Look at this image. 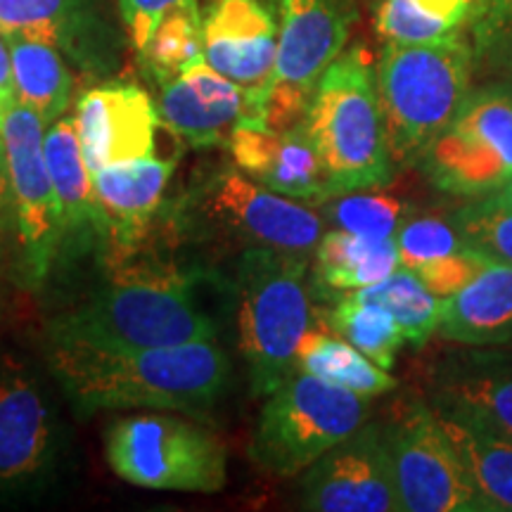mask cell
Masks as SVG:
<instances>
[{
    "label": "cell",
    "instance_id": "7c38bea8",
    "mask_svg": "<svg viewBox=\"0 0 512 512\" xmlns=\"http://www.w3.org/2000/svg\"><path fill=\"white\" fill-rule=\"evenodd\" d=\"M192 200L207 223L249 247H271L309 259L323 238V216L254 181L238 166L204 178Z\"/></svg>",
    "mask_w": 512,
    "mask_h": 512
},
{
    "label": "cell",
    "instance_id": "d6986e66",
    "mask_svg": "<svg viewBox=\"0 0 512 512\" xmlns=\"http://www.w3.org/2000/svg\"><path fill=\"white\" fill-rule=\"evenodd\" d=\"M228 150L238 169L280 195L320 204L332 197L323 159L302 124L278 131L245 121L230 136Z\"/></svg>",
    "mask_w": 512,
    "mask_h": 512
},
{
    "label": "cell",
    "instance_id": "7402d4cb",
    "mask_svg": "<svg viewBox=\"0 0 512 512\" xmlns=\"http://www.w3.org/2000/svg\"><path fill=\"white\" fill-rule=\"evenodd\" d=\"M437 387L439 406L512 439V356L467 351L441 368Z\"/></svg>",
    "mask_w": 512,
    "mask_h": 512
},
{
    "label": "cell",
    "instance_id": "484cf974",
    "mask_svg": "<svg viewBox=\"0 0 512 512\" xmlns=\"http://www.w3.org/2000/svg\"><path fill=\"white\" fill-rule=\"evenodd\" d=\"M10 48L15 100L53 124L67 114L72 100V74L53 43L31 36H5Z\"/></svg>",
    "mask_w": 512,
    "mask_h": 512
},
{
    "label": "cell",
    "instance_id": "9c48e42d",
    "mask_svg": "<svg viewBox=\"0 0 512 512\" xmlns=\"http://www.w3.org/2000/svg\"><path fill=\"white\" fill-rule=\"evenodd\" d=\"M418 166L434 188L463 200L503 190L512 178V88L496 83L467 93Z\"/></svg>",
    "mask_w": 512,
    "mask_h": 512
},
{
    "label": "cell",
    "instance_id": "1f68e13d",
    "mask_svg": "<svg viewBox=\"0 0 512 512\" xmlns=\"http://www.w3.org/2000/svg\"><path fill=\"white\" fill-rule=\"evenodd\" d=\"M325 204V219L335 228L363 238H396L403 223L408 221V207L399 197L373 190H356L347 195L330 197Z\"/></svg>",
    "mask_w": 512,
    "mask_h": 512
},
{
    "label": "cell",
    "instance_id": "8d00e7d4",
    "mask_svg": "<svg viewBox=\"0 0 512 512\" xmlns=\"http://www.w3.org/2000/svg\"><path fill=\"white\" fill-rule=\"evenodd\" d=\"M479 50L486 55L491 72L501 76V83L512 88V22L479 43Z\"/></svg>",
    "mask_w": 512,
    "mask_h": 512
},
{
    "label": "cell",
    "instance_id": "4fadbf2b",
    "mask_svg": "<svg viewBox=\"0 0 512 512\" xmlns=\"http://www.w3.org/2000/svg\"><path fill=\"white\" fill-rule=\"evenodd\" d=\"M60 448V420L43 382L19 358L0 356V498L38 494Z\"/></svg>",
    "mask_w": 512,
    "mask_h": 512
},
{
    "label": "cell",
    "instance_id": "2e32d148",
    "mask_svg": "<svg viewBox=\"0 0 512 512\" xmlns=\"http://www.w3.org/2000/svg\"><path fill=\"white\" fill-rule=\"evenodd\" d=\"M204 60L261 102L271 88L280 24L271 0H214L202 15Z\"/></svg>",
    "mask_w": 512,
    "mask_h": 512
},
{
    "label": "cell",
    "instance_id": "e0dca14e",
    "mask_svg": "<svg viewBox=\"0 0 512 512\" xmlns=\"http://www.w3.org/2000/svg\"><path fill=\"white\" fill-rule=\"evenodd\" d=\"M157 110L162 126L190 147L228 145L240 124L261 121V102L207 60L164 83Z\"/></svg>",
    "mask_w": 512,
    "mask_h": 512
},
{
    "label": "cell",
    "instance_id": "8fae6325",
    "mask_svg": "<svg viewBox=\"0 0 512 512\" xmlns=\"http://www.w3.org/2000/svg\"><path fill=\"white\" fill-rule=\"evenodd\" d=\"M384 437L401 512H489L437 411L408 403Z\"/></svg>",
    "mask_w": 512,
    "mask_h": 512
},
{
    "label": "cell",
    "instance_id": "8992f818",
    "mask_svg": "<svg viewBox=\"0 0 512 512\" xmlns=\"http://www.w3.org/2000/svg\"><path fill=\"white\" fill-rule=\"evenodd\" d=\"M368 420V399L297 368L266 396L249 460L275 477L304 475Z\"/></svg>",
    "mask_w": 512,
    "mask_h": 512
},
{
    "label": "cell",
    "instance_id": "7a4b0ae2",
    "mask_svg": "<svg viewBox=\"0 0 512 512\" xmlns=\"http://www.w3.org/2000/svg\"><path fill=\"white\" fill-rule=\"evenodd\" d=\"M197 273L138 266L48 323V347L140 351L216 339L219 325L195 294Z\"/></svg>",
    "mask_w": 512,
    "mask_h": 512
},
{
    "label": "cell",
    "instance_id": "603a6c76",
    "mask_svg": "<svg viewBox=\"0 0 512 512\" xmlns=\"http://www.w3.org/2000/svg\"><path fill=\"white\" fill-rule=\"evenodd\" d=\"M439 332L467 347L512 344V266L489 261L472 283L444 299Z\"/></svg>",
    "mask_w": 512,
    "mask_h": 512
},
{
    "label": "cell",
    "instance_id": "83f0119b",
    "mask_svg": "<svg viewBox=\"0 0 512 512\" xmlns=\"http://www.w3.org/2000/svg\"><path fill=\"white\" fill-rule=\"evenodd\" d=\"M297 368L320 377L323 382L361 394L366 399L387 394L396 389V380L389 370L377 366L366 354H361L354 344L339 335H328L316 325L306 332L299 347Z\"/></svg>",
    "mask_w": 512,
    "mask_h": 512
},
{
    "label": "cell",
    "instance_id": "836d02e7",
    "mask_svg": "<svg viewBox=\"0 0 512 512\" xmlns=\"http://www.w3.org/2000/svg\"><path fill=\"white\" fill-rule=\"evenodd\" d=\"M396 245H399L401 266L415 273L432 261L463 252L467 242L453 221L422 216V219H408L403 223L396 233Z\"/></svg>",
    "mask_w": 512,
    "mask_h": 512
},
{
    "label": "cell",
    "instance_id": "60d3db41",
    "mask_svg": "<svg viewBox=\"0 0 512 512\" xmlns=\"http://www.w3.org/2000/svg\"><path fill=\"white\" fill-rule=\"evenodd\" d=\"M3 114H5V105H3V100H0V124H3Z\"/></svg>",
    "mask_w": 512,
    "mask_h": 512
},
{
    "label": "cell",
    "instance_id": "f546056e",
    "mask_svg": "<svg viewBox=\"0 0 512 512\" xmlns=\"http://www.w3.org/2000/svg\"><path fill=\"white\" fill-rule=\"evenodd\" d=\"M323 325L349 344L366 354L370 361L384 370H392L403 342V330L392 313L377 304L342 294L330 311L323 313Z\"/></svg>",
    "mask_w": 512,
    "mask_h": 512
},
{
    "label": "cell",
    "instance_id": "cb8c5ba5",
    "mask_svg": "<svg viewBox=\"0 0 512 512\" xmlns=\"http://www.w3.org/2000/svg\"><path fill=\"white\" fill-rule=\"evenodd\" d=\"M489 512H512V439L453 408H434Z\"/></svg>",
    "mask_w": 512,
    "mask_h": 512
},
{
    "label": "cell",
    "instance_id": "6da1fadb",
    "mask_svg": "<svg viewBox=\"0 0 512 512\" xmlns=\"http://www.w3.org/2000/svg\"><path fill=\"white\" fill-rule=\"evenodd\" d=\"M48 368L79 415L164 408L202 418L230 380V361L216 339L121 354L48 347Z\"/></svg>",
    "mask_w": 512,
    "mask_h": 512
},
{
    "label": "cell",
    "instance_id": "5b68a950",
    "mask_svg": "<svg viewBox=\"0 0 512 512\" xmlns=\"http://www.w3.org/2000/svg\"><path fill=\"white\" fill-rule=\"evenodd\" d=\"M306 256L249 247L238 264V344L254 396H268L294 370L313 309Z\"/></svg>",
    "mask_w": 512,
    "mask_h": 512
},
{
    "label": "cell",
    "instance_id": "ffe728a7",
    "mask_svg": "<svg viewBox=\"0 0 512 512\" xmlns=\"http://www.w3.org/2000/svg\"><path fill=\"white\" fill-rule=\"evenodd\" d=\"M0 34L53 43L86 72H105L112 64L110 29L95 0H0Z\"/></svg>",
    "mask_w": 512,
    "mask_h": 512
},
{
    "label": "cell",
    "instance_id": "4316f807",
    "mask_svg": "<svg viewBox=\"0 0 512 512\" xmlns=\"http://www.w3.org/2000/svg\"><path fill=\"white\" fill-rule=\"evenodd\" d=\"M484 0H377L375 29L387 43H432L479 22Z\"/></svg>",
    "mask_w": 512,
    "mask_h": 512
},
{
    "label": "cell",
    "instance_id": "d590c367",
    "mask_svg": "<svg viewBox=\"0 0 512 512\" xmlns=\"http://www.w3.org/2000/svg\"><path fill=\"white\" fill-rule=\"evenodd\" d=\"M200 5L197 0H119L121 22L126 27V36L136 53H143V48L155 36V31L162 19L178 8H192Z\"/></svg>",
    "mask_w": 512,
    "mask_h": 512
},
{
    "label": "cell",
    "instance_id": "d6a6232c",
    "mask_svg": "<svg viewBox=\"0 0 512 512\" xmlns=\"http://www.w3.org/2000/svg\"><path fill=\"white\" fill-rule=\"evenodd\" d=\"M451 221L472 249L496 264L512 266V204L498 192L467 200Z\"/></svg>",
    "mask_w": 512,
    "mask_h": 512
},
{
    "label": "cell",
    "instance_id": "b9f144b4",
    "mask_svg": "<svg viewBox=\"0 0 512 512\" xmlns=\"http://www.w3.org/2000/svg\"><path fill=\"white\" fill-rule=\"evenodd\" d=\"M375 3H377V0H375Z\"/></svg>",
    "mask_w": 512,
    "mask_h": 512
},
{
    "label": "cell",
    "instance_id": "f1b7e54d",
    "mask_svg": "<svg viewBox=\"0 0 512 512\" xmlns=\"http://www.w3.org/2000/svg\"><path fill=\"white\" fill-rule=\"evenodd\" d=\"M347 294L392 313L406 342L413 347H422L439 330L444 316V299L427 290L418 275L403 266L380 283Z\"/></svg>",
    "mask_w": 512,
    "mask_h": 512
},
{
    "label": "cell",
    "instance_id": "52a82bcc",
    "mask_svg": "<svg viewBox=\"0 0 512 512\" xmlns=\"http://www.w3.org/2000/svg\"><path fill=\"white\" fill-rule=\"evenodd\" d=\"M192 418L138 413L114 420L105 432L107 465L140 489L216 494L226 486V446Z\"/></svg>",
    "mask_w": 512,
    "mask_h": 512
},
{
    "label": "cell",
    "instance_id": "44dd1931",
    "mask_svg": "<svg viewBox=\"0 0 512 512\" xmlns=\"http://www.w3.org/2000/svg\"><path fill=\"white\" fill-rule=\"evenodd\" d=\"M46 162L60 207V256L86 252L95 242L93 171L83 159L74 117L46 126Z\"/></svg>",
    "mask_w": 512,
    "mask_h": 512
},
{
    "label": "cell",
    "instance_id": "e575fe53",
    "mask_svg": "<svg viewBox=\"0 0 512 512\" xmlns=\"http://www.w3.org/2000/svg\"><path fill=\"white\" fill-rule=\"evenodd\" d=\"M486 264H489V259L467 245L463 252L444 256V259L418 268L415 275L427 285V290L441 299H448L463 290L467 283H472Z\"/></svg>",
    "mask_w": 512,
    "mask_h": 512
},
{
    "label": "cell",
    "instance_id": "7bdbcfd3",
    "mask_svg": "<svg viewBox=\"0 0 512 512\" xmlns=\"http://www.w3.org/2000/svg\"><path fill=\"white\" fill-rule=\"evenodd\" d=\"M0 304H3V302H0Z\"/></svg>",
    "mask_w": 512,
    "mask_h": 512
},
{
    "label": "cell",
    "instance_id": "5bb4252c",
    "mask_svg": "<svg viewBox=\"0 0 512 512\" xmlns=\"http://www.w3.org/2000/svg\"><path fill=\"white\" fill-rule=\"evenodd\" d=\"M304 510L401 512L384 427L363 422L323 453L302 477Z\"/></svg>",
    "mask_w": 512,
    "mask_h": 512
},
{
    "label": "cell",
    "instance_id": "9a60e30c",
    "mask_svg": "<svg viewBox=\"0 0 512 512\" xmlns=\"http://www.w3.org/2000/svg\"><path fill=\"white\" fill-rule=\"evenodd\" d=\"M176 164L150 155L93 171L95 242L112 266L126 264L143 245Z\"/></svg>",
    "mask_w": 512,
    "mask_h": 512
},
{
    "label": "cell",
    "instance_id": "30bf717a",
    "mask_svg": "<svg viewBox=\"0 0 512 512\" xmlns=\"http://www.w3.org/2000/svg\"><path fill=\"white\" fill-rule=\"evenodd\" d=\"M354 19L349 0H280L278 57L261 114L268 128L302 124L318 81L347 48Z\"/></svg>",
    "mask_w": 512,
    "mask_h": 512
},
{
    "label": "cell",
    "instance_id": "277c9868",
    "mask_svg": "<svg viewBox=\"0 0 512 512\" xmlns=\"http://www.w3.org/2000/svg\"><path fill=\"white\" fill-rule=\"evenodd\" d=\"M302 126L323 159L332 197L384 188L392 181L394 162L366 46L356 43L330 64Z\"/></svg>",
    "mask_w": 512,
    "mask_h": 512
},
{
    "label": "cell",
    "instance_id": "d4e9b609",
    "mask_svg": "<svg viewBox=\"0 0 512 512\" xmlns=\"http://www.w3.org/2000/svg\"><path fill=\"white\" fill-rule=\"evenodd\" d=\"M313 256L316 283L339 297L380 283L401 268L396 238H363L339 228L323 233Z\"/></svg>",
    "mask_w": 512,
    "mask_h": 512
},
{
    "label": "cell",
    "instance_id": "74e56055",
    "mask_svg": "<svg viewBox=\"0 0 512 512\" xmlns=\"http://www.w3.org/2000/svg\"><path fill=\"white\" fill-rule=\"evenodd\" d=\"M0 100L8 107L15 102V81H12V62L8 38L0 34Z\"/></svg>",
    "mask_w": 512,
    "mask_h": 512
},
{
    "label": "cell",
    "instance_id": "4dcf8cb0",
    "mask_svg": "<svg viewBox=\"0 0 512 512\" xmlns=\"http://www.w3.org/2000/svg\"><path fill=\"white\" fill-rule=\"evenodd\" d=\"M140 62L145 72L155 79L159 86L174 81L185 69L204 62V31L200 5L192 8H178L169 12L159 24L155 36L143 48Z\"/></svg>",
    "mask_w": 512,
    "mask_h": 512
},
{
    "label": "cell",
    "instance_id": "ba28073f",
    "mask_svg": "<svg viewBox=\"0 0 512 512\" xmlns=\"http://www.w3.org/2000/svg\"><path fill=\"white\" fill-rule=\"evenodd\" d=\"M46 121L22 105L5 107L0 124L10 197V233L17 247V275L24 290H41L60 256V207L46 162Z\"/></svg>",
    "mask_w": 512,
    "mask_h": 512
},
{
    "label": "cell",
    "instance_id": "f35d334b",
    "mask_svg": "<svg viewBox=\"0 0 512 512\" xmlns=\"http://www.w3.org/2000/svg\"><path fill=\"white\" fill-rule=\"evenodd\" d=\"M10 230V197H8V176H5L3 150H0V252L5 247V235Z\"/></svg>",
    "mask_w": 512,
    "mask_h": 512
},
{
    "label": "cell",
    "instance_id": "ac0fdd59",
    "mask_svg": "<svg viewBox=\"0 0 512 512\" xmlns=\"http://www.w3.org/2000/svg\"><path fill=\"white\" fill-rule=\"evenodd\" d=\"M74 121L91 171L150 157L162 124L157 105L136 83H105L86 91L76 102Z\"/></svg>",
    "mask_w": 512,
    "mask_h": 512
},
{
    "label": "cell",
    "instance_id": "3957f363",
    "mask_svg": "<svg viewBox=\"0 0 512 512\" xmlns=\"http://www.w3.org/2000/svg\"><path fill=\"white\" fill-rule=\"evenodd\" d=\"M475 46L463 34L432 43H384L377 98L396 166L418 164L472 91Z\"/></svg>",
    "mask_w": 512,
    "mask_h": 512
},
{
    "label": "cell",
    "instance_id": "ab89813d",
    "mask_svg": "<svg viewBox=\"0 0 512 512\" xmlns=\"http://www.w3.org/2000/svg\"><path fill=\"white\" fill-rule=\"evenodd\" d=\"M498 195H501V197H503V200H508V202L512 204V178H510V183H508V185H505V188H503V190H498Z\"/></svg>",
    "mask_w": 512,
    "mask_h": 512
}]
</instances>
